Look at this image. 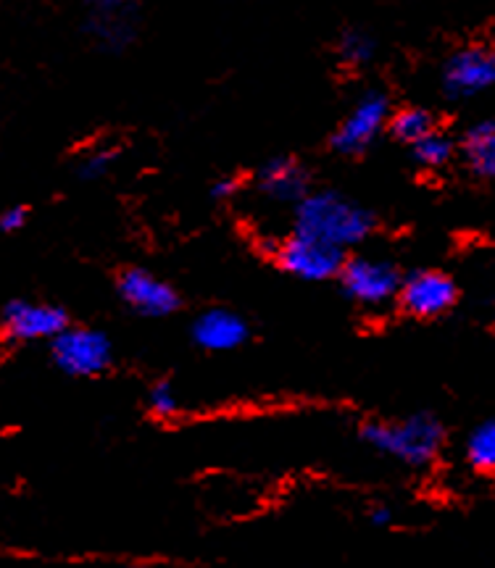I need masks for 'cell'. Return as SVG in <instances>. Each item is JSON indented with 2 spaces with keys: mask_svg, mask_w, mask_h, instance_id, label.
Segmentation results:
<instances>
[{
  "mask_svg": "<svg viewBox=\"0 0 495 568\" xmlns=\"http://www.w3.org/2000/svg\"><path fill=\"white\" fill-rule=\"evenodd\" d=\"M259 190L269 201L295 205L311 193V180L303 163L290 155H277L259 169Z\"/></svg>",
  "mask_w": 495,
  "mask_h": 568,
  "instance_id": "7c38bea8",
  "label": "cell"
},
{
  "mask_svg": "<svg viewBox=\"0 0 495 568\" xmlns=\"http://www.w3.org/2000/svg\"><path fill=\"white\" fill-rule=\"evenodd\" d=\"M462 151L472 172L485 180H495V119L472 126L464 134Z\"/></svg>",
  "mask_w": 495,
  "mask_h": 568,
  "instance_id": "4fadbf2b",
  "label": "cell"
},
{
  "mask_svg": "<svg viewBox=\"0 0 495 568\" xmlns=\"http://www.w3.org/2000/svg\"><path fill=\"white\" fill-rule=\"evenodd\" d=\"M93 17H132L138 0H84Z\"/></svg>",
  "mask_w": 495,
  "mask_h": 568,
  "instance_id": "44dd1931",
  "label": "cell"
},
{
  "mask_svg": "<svg viewBox=\"0 0 495 568\" xmlns=\"http://www.w3.org/2000/svg\"><path fill=\"white\" fill-rule=\"evenodd\" d=\"M391 132L406 145H414L416 140H422L424 134H430L435 130V119L433 113H427L424 109H403L391 116Z\"/></svg>",
  "mask_w": 495,
  "mask_h": 568,
  "instance_id": "e0dca14e",
  "label": "cell"
},
{
  "mask_svg": "<svg viewBox=\"0 0 495 568\" xmlns=\"http://www.w3.org/2000/svg\"><path fill=\"white\" fill-rule=\"evenodd\" d=\"M374 230V216L364 205L353 203L335 190H320L309 193L303 201L295 203L293 232L309 234L322 243L341 247L362 245Z\"/></svg>",
  "mask_w": 495,
  "mask_h": 568,
  "instance_id": "6da1fadb",
  "label": "cell"
},
{
  "mask_svg": "<svg viewBox=\"0 0 495 568\" xmlns=\"http://www.w3.org/2000/svg\"><path fill=\"white\" fill-rule=\"evenodd\" d=\"M124 568H145V566H124Z\"/></svg>",
  "mask_w": 495,
  "mask_h": 568,
  "instance_id": "d4e9b609",
  "label": "cell"
},
{
  "mask_svg": "<svg viewBox=\"0 0 495 568\" xmlns=\"http://www.w3.org/2000/svg\"><path fill=\"white\" fill-rule=\"evenodd\" d=\"M240 190V182L235 180V176H224V180H219L214 184V197H219V201H228V197H232Z\"/></svg>",
  "mask_w": 495,
  "mask_h": 568,
  "instance_id": "603a6c76",
  "label": "cell"
},
{
  "mask_svg": "<svg viewBox=\"0 0 495 568\" xmlns=\"http://www.w3.org/2000/svg\"><path fill=\"white\" fill-rule=\"evenodd\" d=\"M370 521L374 524V527H391L393 508L391 506H374L370 510Z\"/></svg>",
  "mask_w": 495,
  "mask_h": 568,
  "instance_id": "cb8c5ba5",
  "label": "cell"
},
{
  "mask_svg": "<svg viewBox=\"0 0 495 568\" xmlns=\"http://www.w3.org/2000/svg\"><path fill=\"white\" fill-rule=\"evenodd\" d=\"M119 297L134 314L148 318H164L180 308V295L172 284L159 280L148 268H127L117 282Z\"/></svg>",
  "mask_w": 495,
  "mask_h": 568,
  "instance_id": "ba28073f",
  "label": "cell"
},
{
  "mask_svg": "<svg viewBox=\"0 0 495 568\" xmlns=\"http://www.w3.org/2000/svg\"><path fill=\"white\" fill-rule=\"evenodd\" d=\"M495 84V51L464 48L443 67V88L451 98H475Z\"/></svg>",
  "mask_w": 495,
  "mask_h": 568,
  "instance_id": "30bf717a",
  "label": "cell"
},
{
  "mask_svg": "<svg viewBox=\"0 0 495 568\" xmlns=\"http://www.w3.org/2000/svg\"><path fill=\"white\" fill-rule=\"evenodd\" d=\"M387 122H391V101H387V95H382L377 90L364 92L348 116L337 126L335 134H332V148L345 155L364 153L380 138Z\"/></svg>",
  "mask_w": 495,
  "mask_h": 568,
  "instance_id": "52a82bcc",
  "label": "cell"
},
{
  "mask_svg": "<svg viewBox=\"0 0 495 568\" xmlns=\"http://www.w3.org/2000/svg\"><path fill=\"white\" fill-rule=\"evenodd\" d=\"M69 326L61 305L40 301H11L0 314V332L11 345H38L51 339Z\"/></svg>",
  "mask_w": 495,
  "mask_h": 568,
  "instance_id": "5b68a950",
  "label": "cell"
},
{
  "mask_svg": "<svg viewBox=\"0 0 495 568\" xmlns=\"http://www.w3.org/2000/svg\"><path fill=\"white\" fill-rule=\"evenodd\" d=\"M456 282L443 272H416L401 280L398 301L416 318H435L454 308Z\"/></svg>",
  "mask_w": 495,
  "mask_h": 568,
  "instance_id": "9c48e42d",
  "label": "cell"
},
{
  "mask_svg": "<svg viewBox=\"0 0 495 568\" xmlns=\"http://www.w3.org/2000/svg\"><path fill=\"white\" fill-rule=\"evenodd\" d=\"M117 159L119 151L114 145H95L90 148V151H84L80 163H77V174H80V180L84 182H95L111 172Z\"/></svg>",
  "mask_w": 495,
  "mask_h": 568,
  "instance_id": "d6986e66",
  "label": "cell"
},
{
  "mask_svg": "<svg viewBox=\"0 0 495 568\" xmlns=\"http://www.w3.org/2000/svg\"><path fill=\"white\" fill-rule=\"evenodd\" d=\"M88 32L105 53H119L134 38V21L132 17H90Z\"/></svg>",
  "mask_w": 495,
  "mask_h": 568,
  "instance_id": "5bb4252c",
  "label": "cell"
},
{
  "mask_svg": "<svg viewBox=\"0 0 495 568\" xmlns=\"http://www.w3.org/2000/svg\"><path fill=\"white\" fill-rule=\"evenodd\" d=\"M148 408H151L153 416L172 418L176 410H180V395H176L174 385H169V382H155V385L148 389Z\"/></svg>",
  "mask_w": 495,
  "mask_h": 568,
  "instance_id": "ffe728a7",
  "label": "cell"
},
{
  "mask_svg": "<svg viewBox=\"0 0 495 568\" xmlns=\"http://www.w3.org/2000/svg\"><path fill=\"white\" fill-rule=\"evenodd\" d=\"M51 358L59 372L77 379L103 374L114 361V345L109 335L90 326H67L51 339Z\"/></svg>",
  "mask_w": 495,
  "mask_h": 568,
  "instance_id": "3957f363",
  "label": "cell"
},
{
  "mask_svg": "<svg viewBox=\"0 0 495 568\" xmlns=\"http://www.w3.org/2000/svg\"><path fill=\"white\" fill-rule=\"evenodd\" d=\"M337 280L343 284V293L366 308L391 303L398 297L401 274L398 268L380 258H351L343 261Z\"/></svg>",
  "mask_w": 495,
  "mask_h": 568,
  "instance_id": "8992f818",
  "label": "cell"
},
{
  "mask_svg": "<svg viewBox=\"0 0 495 568\" xmlns=\"http://www.w3.org/2000/svg\"><path fill=\"white\" fill-rule=\"evenodd\" d=\"M374 40L362 30H348L337 42V53H341V61L345 67H366L374 59Z\"/></svg>",
  "mask_w": 495,
  "mask_h": 568,
  "instance_id": "ac0fdd59",
  "label": "cell"
},
{
  "mask_svg": "<svg viewBox=\"0 0 495 568\" xmlns=\"http://www.w3.org/2000/svg\"><path fill=\"white\" fill-rule=\"evenodd\" d=\"M412 153L420 166L424 169H441L454 159L456 153V142L448 138V134L433 130L430 134H424L422 140H416L412 145Z\"/></svg>",
  "mask_w": 495,
  "mask_h": 568,
  "instance_id": "2e32d148",
  "label": "cell"
},
{
  "mask_svg": "<svg viewBox=\"0 0 495 568\" xmlns=\"http://www.w3.org/2000/svg\"><path fill=\"white\" fill-rule=\"evenodd\" d=\"M274 258L282 272L303 282H327L335 280L341 272L345 251L335 245L322 243V240L309 237V234L293 232L282 243L274 245Z\"/></svg>",
  "mask_w": 495,
  "mask_h": 568,
  "instance_id": "277c9868",
  "label": "cell"
},
{
  "mask_svg": "<svg viewBox=\"0 0 495 568\" xmlns=\"http://www.w3.org/2000/svg\"><path fill=\"white\" fill-rule=\"evenodd\" d=\"M27 222H30V209L27 205H9V209L0 211V232L13 234L24 230Z\"/></svg>",
  "mask_w": 495,
  "mask_h": 568,
  "instance_id": "7402d4cb",
  "label": "cell"
},
{
  "mask_svg": "<svg viewBox=\"0 0 495 568\" xmlns=\"http://www.w3.org/2000/svg\"><path fill=\"white\" fill-rule=\"evenodd\" d=\"M251 337L245 318L228 308L203 311L193 324V339L198 347L209 353H230L243 347Z\"/></svg>",
  "mask_w": 495,
  "mask_h": 568,
  "instance_id": "8fae6325",
  "label": "cell"
},
{
  "mask_svg": "<svg viewBox=\"0 0 495 568\" xmlns=\"http://www.w3.org/2000/svg\"><path fill=\"white\" fill-rule=\"evenodd\" d=\"M466 464L479 474H495V418L479 424L464 445Z\"/></svg>",
  "mask_w": 495,
  "mask_h": 568,
  "instance_id": "9a60e30c",
  "label": "cell"
},
{
  "mask_svg": "<svg viewBox=\"0 0 495 568\" xmlns=\"http://www.w3.org/2000/svg\"><path fill=\"white\" fill-rule=\"evenodd\" d=\"M362 439L372 450L398 460L403 466L424 468L441 453L443 424L430 414H414L395 422H370L362 426Z\"/></svg>",
  "mask_w": 495,
  "mask_h": 568,
  "instance_id": "7a4b0ae2",
  "label": "cell"
}]
</instances>
